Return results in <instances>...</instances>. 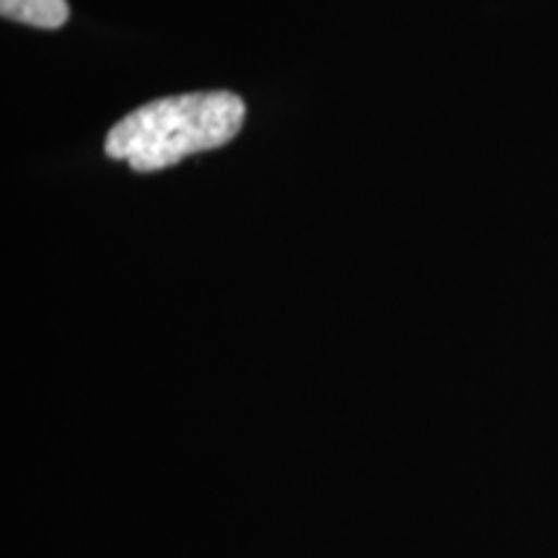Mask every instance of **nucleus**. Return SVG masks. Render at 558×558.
Wrapping results in <instances>:
<instances>
[{"instance_id":"obj_1","label":"nucleus","mask_w":558,"mask_h":558,"mask_svg":"<svg viewBox=\"0 0 558 558\" xmlns=\"http://www.w3.org/2000/svg\"><path fill=\"white\" fill-rule=\"evenodd\" d=\"M241 96L230 90L166 96L130 111L107 135V156L132 171L153 173L197 153L228 145L243 128Z\"/></svg>"},{"instance_id":"obj_2","label":"nucleus","mask_w":558,"mask_h":558,"mask_svg":"<svg viewBox=\"0 0 558 558\" xmlns=\"http://www.w3.org/2000/svg\"><path fill=\"white\" fill-rule=\"evenodd\" d=\"M0 13L34 29H60L70 16V5L68 0H0Z\"/></svg>"}]
</instances>
